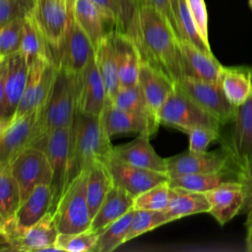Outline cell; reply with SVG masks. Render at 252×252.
Wrapping results in <instances>:
<instances>
[{"label": "cell", "mask_w": 252, "mask_h": 252, "mask_svg": "<svg viewBox=\"0 0 252 252\" xmlns=\"http://www.w3.org/2000/svg\"><path fill=\"white\" fill-rule=\"evenodd\" d=\"M133 214L134 209L103 227L100 230L94 252H110L125 243V237L128 232Z\"/></svg>", "instance_id": "cell-37"}, {"label": "cell", "mask_w": 252, "mask_h": 252, "mask_svg": "<svg viewBox=\"0 0 252 252\" xmlns=\"http://www.w3.org/2000/svg\"><path fill=\"white\" fill-rule=\"evenodd\" d=\"M238 182L241 183L244 192V206L241 213H247L252 207V157L238 172Z\"/></svg>", "instance_id": "cell-46"}, {"label": "cell", "mask_w": 252, "mask_h": 252, "mask_svg": "<svg viewBox=\"0 0 252 252\" xmlns=\"http://www.w3.org/2000/svg\"><path fill=\"white\" fill-rule=\"evenodd\" d=\"M245 250L248 251V252H252V230L246 231Z\"/></svg>", "instance_id": "cell-49"}, {"label": "cell", "mask_w": 252, "mask_h": 252, "mask_svg": "<svg viewBox=\"0 0 252 252\" xmlns=\"http://www.w3.org/2000/svg\"><path fill=\"white\" fill-rule=\"evenodd\" d=\"M186 134L189 137L188 150L194 153L206 152L209 145L214 141L220 140L221 136L220 130L207 127L192 128Z\"/></svg>", "instance_id": "cell-44"}, {"label": "cell", "mask_w": 252, "mask_h": 252, "mask_svg": "<svg viewBox=\"0 0 252 252\" xmlns=\"http://www.w3.org/2000/svg\"><path fill=\"white\" fill-rule=\"evenodd\" d=\"M169 221L172 220L163 210L155 211L134 209V214L125 237V242Z\"/></svg>", "instance_id": "cell-39"}, {"label": "cell", "mask_w": 252, "mask_h": 252, "mask_svg": "<svg viewBox=\"0 0 252 252\" xmlns=\"http://www.w3.org/2000/svg\"><path fill=\"white\" fill-rule=\"evenodd\" d=\"M11 171L19 185L23 202L36 186H51L53 171L44 151L38 147L26 148L10 164Z\"/></svg>", "instance_id": "cell-8"}, {"label": "cell", "mask_w": 252, "mask_h": 252, "mask_svg": "<svg viewBox=\"0 0 252 252\" xmlns=\"http://www.w3.org/2000/svg\"><path fill=\"white\" fill-rule=\"evenodd\" d=\"M138 85L154 113H158L166 98L175 89V83L164 73L142 60Z\"/></svg>", "instance_id": "cell-24"}, {"label": "cell", "mask_w": 252, "mask_h": 252, "mask_svg": "<svg viewBox=\"0 0 252 252\" xmlns=\"http://www.w3.org/2000/svg\"><path fill=\"white\" fill-rule=\"evenodd\" d=\"M246 215H247V217H246L244 225H245L246 231H250V230H252V207L248 210Z\"/></svg>", "instance_id": "cell-48"}, {"label": "cell", "mask_w": 252, "mask_h": 252, "mask_svg": "<svg viewBox=\"0 0 252 252\" xmlns=\"http://www.w3.org/2000/svg\"><path fill=\"white\" fill-rule=\"evenodd\" d=\"M26 19H16L0 26V58L20 51Z\"/></svg>", "instance_id": "cell-42"}, {"label": "cell", "mask_w": 252, "mask_h": 252, "mask_svg": "<svg viewBox=\"0 0 252 252\" xmlns=\"http://www.w3.org/2000/svg\"><path fill=\"white\" fill-rule=\"evenodd\" d=\"M134 197L126 190L113 185L92 220L91 229L101 230L134 208Z\"/></svg>", "instance_id": "cell-28"}, {"label": "cell", "mask_w": 252, "mask_h": 252, "mask_svg": "<svg viewBox=\"0 0 252 252\" xmlns=\"http://www.w3.org/2000/svg\"><path fill=\"white\" fill-rule=\"evenodd\" d=\"M168 177V184L170 187H179L203 193H206L225 182L238 181L237 172L232 169L213 173L184 174Z\"/></svg>", "instance_id": "cell-33"}, {"label": "cell", "mask_w": 252, "mask_h": 252, "mask_svg": "<svg viewBox=\"0 0 252 252\" xmlns=\"http://www.w3.org/2000/svg\"><path fill=\"white\" fill-rule=\"evenodd\" d=\"M110 31L126 33L141 4L137 0H92Z\"/></svg>", "instance_id": "cell-31"}, {"label": "cell", "mask_w": 252, "mask_h": 252, "mask_svg": "<svg viewBox=\"0 0 252 252\" xmlns=\"http://www.w3.org/2000/svg\"><path fill=\"white\" fill-rule=\"evenodd\" d=\"M229 124V134L220 140L238 174L252 157V96L236 107Z\"/></svg>", "instance_id": "cell-10"}, {"label": "cell", "mask_w": 252, "mask_h": 252, "mask_svg": "<svg viewBox=\"0 0 252 252\" xmlns=\"http://www.w3.org/2000/svg\"><path fill=\"white\" fill-rule=\"evenodd\" d=\"M94 54V46L74 17L69 23L64 43L57 57L59 68L79 75Z\"/></svg>", "instance_id": "cell-17"}, {"label": "cell", "mask_w": 252, "mask_h": 252, "mask_svg": "<svg viewBox=\"0 0 252 252\" xmlns=\"http://www.w3.org/2000/svg\"><path fill=\"white\" fill-rule=\"evenodd\" d=\"M165 161L168 176L213 173L228 169L235 170L228 156L222 149L220 151H206L203 153H194L188 150L165 158Z\"/></svg>", "instance_id": "cell-13"}, {"label": "cell", "mask_w": 252, "mask_h": 252, "mask_svg": "<svg viewBox=\"0 0 252 252\" xmlns=\"http://www.w3.org/2000/svg\"><path fill=\"white\" fill-rule=\"evenodd\" d=\"M29 69L20 51L0 58V129L15 116L26 88Z\"/></svg>", "instance_id": "cell-7"}, {"label": "cell", "mask_w": 252, "mask_h": 252, "mask_svg": "<svg viewBox=\"0 0 252 252\" xmlns=\"http://www.w3.org/2000/svg\"><path fill=\"white\" fill-rule=\"evenodd\" d=\"M187 2L201 36L207 43H209L208 13H207L205 1L204 0H187Z\"/></svg>", "instance_id": "cell-45"}, {"label": "cell", "mask_w": 252, "mask_h": 252, "mask_svg": "<svg viewBox=\"0 0 252 252\" xmlns=\"http://www.w3.org/2000/svg\"><path fill=\"white\" fill-rule=\"evenodd\" d=\"M77 112V75L58 67L52 92L40 109L29 147L36 146L54 130L70 127ZM28 147V148H29Z\"/></svg>", "instance_id": "cell-3"}, {"label": "cell", "mask_w": 252, "mask_h": 252, "mask_svg": "<svg viewBox=\"0 0 252 252\" xmlns=\"http://www.w3.org/2000/svg\"><path fill=\"white\" fill-rule=\"evenodd\" d=\"M86 182L87 169L71 180L54 207L52 214L59 233H76L91 227Z\"/></svg>", "instance_id": "cell-4"}, {"label": "cell", "mask_w": 252, "mask_h": 252, "mask_svg": "<svg viewBox=\"0 0 252 252\" xmlns=\"http://www.w3.org/2000/svg\"><path fill=\"white\" fill-rule=\"evenodd\" d=\"M100 123L109 138L123 133L156 134L159 124L142 115L121 109L107 101L99 115Z\"/></svg>", "instance_id": "cell-19"}, {"label": "cell", "mask_w": 252, "mask_h": 252, "mask_svg": "<svg viewBox=\"0 0 252 252\" xmlns=\"http://www.w3.org/2000/svg\"><path fill=\"white\" fill-rule=\"evenodd\" d=\"M35 4L36 0H0V26L16 19H27Z\"/></svg>", "instance_id": "cell-43"}, {"label": "cell", "mask_w": 252, "mask_h": 252, "mask_svg": "<svg viewBox=\"0 0 252 252\" xmlns=\"http://www.w3.org/2000/svg\"><path fill=\"white\" fill-rule=\"evenodd\" d=\"M182 77L220 83L222 65L214 55H209L190 42L178 38Z\"/></svg>", "instance_id": "cell-21"}, {"label": "cell", "mask_w": 252, "mask_h": 252, "mask_svg": "<svg viewBox=\"0 0 252 252\" xmlns=\"http://www.w3.org/2000/svg\"><path fill=\"white\" fill-rule=\"evenodd\" d=\"M150 139L151 136L149 134H139L131 142L113 147L111 155L130 164L167 173L165 158L155 152Z\"/></svg>", "instance_id": "cell-23"}, {"label": "cell", "mask_w": 252, "mask_h": 252, "mask_svg": "<svg viewBox=\"0 0 252 252\" xmlns=\"http://www.w3.org/2000/svg\"><path fill=\"white\" fill-rule=\"evenodd\" d=\"M112 149L110 138L105 133L99 117L77 111L71 126L66 186L87 169L93 160H106Z\"/></svg>", "instance_id": "cell-2"}, {"label": "cell", "mask_w": 252, "mask_h": 252, "mask_svg": "<svg viewBox=\"0 0 252 252\" xmlns=\"http://www.w3.org/2000/svg\"><path fill=\"white\" fill-rule=\"evenodd\" d=\"M159 124L176 128L184 133L196 127L220 130L221 123L176 86L158 113Z\"/></svg>", "instance_id": "cell-5"}, {"label": "cell", "mask_w": 252, "mask_h": 252, "mask_svg": "<svg viewBox=\"0 0 252 252\" xmlns=\"http://www.w3.org/2000/svg\"><path fill=\"white\" fill-rule=\"evenodd\" d=\"M172 28L179 39L192 43L209 55H214L210 44L203 39L197 29L187 0L172 1Z\"/></svg>", "instance_id": "cell-32"}, {"label": "cell", "mask_w": 252, "mask_h": 252, "mask_svg": "<svg viewBox=\"0 0 252 252\" xmlns=\"http://www.w3.org/2000/svg\"><path fill=\"white\" fill-rule=\"evenodd\" d=\"M20 52L23 54L29 67H31L38 58L49 57L54 59L51 49L35 26L32 16H29L25 21L24 35Z\"/></svg>", "instance_id": "cell-35"}, {"label": "cell", "mask_w": 252, "mask_h": 252, "mask_svg": "<svg viewBox=\"0 0 252 252\" xmlns=\"http://www.w3.org/2000/svg\"><path fill=\"white\" fill-rule=\"evenodd\" d=\"M126 34L137 45L142 60L174 83L182 78L178 37L169 21L158 9L141 5Z\"/></svg>", "instance_id": "cell-1"}, {"label": "cell", "mask_w": 252, "mask_h": 252, "mask_svg": "<svg viewBox=\"0 0 252 252\" xmlns=\"http://www.w3.org/2000/svg\"><path fill=\"white\" fill-rule=\"evenodd\" d=\"M40 109L13 118L0 129V167L11 164L29 147L30 139Z\"/></svg>", "instance_id": "cell-18"}, {"label": "cell", "mask_w": 252, "mask_h": 252, "mask_svg": "<svg viewBox=\"0 0 252 252\" xmlns=\"http://www.w3.org/2000/svg\"><path fill=\"white\" fill-rule=\"evenodd\" d=\"M172 1L173 0H143L142 5H147L158 9L172 26Z\"/></svg>", "instance_id": "cell-47"}, {"label": "cell", "mask_w": 252, "mask_h": 252, "mask_svg": "<svg viewBox=\"0 0 252 252\" xmlns=\"http://www.w3.org/2000/svg\"><path fill=\"white\" fill-rule=\"evenodd\" d=\"M210 203V214L220 225L242 212L244 192L240 182L228 181L205 193Z\"/></svg>", "instance_id": "cell-22"}, {"label": "cell", "mask_w": 252, "mask_h": 252, "mask_svg": "<svg viewBox=\"0 0 252 252\" xmlns=\"http://www.w3.org/2000/svg\"><path fill=\"white\" fill-rule=\"evenodd\" d=\"M54 197L50 185L42 184L21 203L16 213L4 220H0V233L2 244L8 245L20 237L26 229L33 225L53 209Z\"/></svg>", "instance_id": "cell-6"}, {"label": "cell", "mask_w": 252, "mask_h": 252, "mask_svg": "<svg viewBox=\"0 0 252 252\" xmlns=\"http://www.w3.org/2000/svg\"><path fill=\"white\" fill-rule=\"evenodd\" d=\"M220 84L227 100L233 106L243 104L252 96V67L222 65Z\"/></svg>", "instance_id": "cell-27"}, {"label": "cell", "mask_w": 252, "mask_h": 252, "mask_svg": "<svg viewBox=\"0 0 252 252\" xmlns=\"http://www.w3.org/2000/svg\"><path fill=\"white\" fill-rule=\"evenodd\" d=\"M109 102H112L121 109L142 115L159 124L158 116L148 105L139 85L131 87H119L114 97Z\"/></svg>", "instance_id": "cell-36"}, {"label": "cell", "mask_w": 252, "mask_h": 252, "mask_svg": "<svg viewBox=\"0 0 252 252\" xmlns=\"http://www.w3.org/2000/svg\"><path fill=\"white\" fill-rule=\"evenodd\" d=\"M71 126L52 131L36 146H34L44 151L52 167L53 178L51 182V188L54 197L53 209L66 187Z\"/></svg>", "instance_id": "cell-15"}, {"label": "cell", "mask_w": 252, "mask_h": 252, "mask_svg": "<svg viewBox=\"0 0 252 252\" xmlns=\"http://www.w3.org/2000/svg\"><path fill=\"white\" fill-rule=\"evenodd\" d=\"M113 185L114 183L105 160H93L87 167L86 182L87 201L92 220Z\"/></svg>", "instance_id": "cell-29"}, {"label": "cell", "mask_w": 252, "mask_h": 252, "mask_svg": "<svg viewBox=\"0 0 252 252\" xmlns=\"http://www.w3.org/2000/svg\"><path fill=\"white\" fill-rule=\"evenodd\" d=\"M105 162L114 185L126 190L134 198L159 183L168 181L169 178L167 173L130 164L112 155Z\"/></svg>", "instance_id": "cell-14"}, {"label": "cell", "mask_w": 252, "mask_h": 252, "mask_svg": "<svg viewBox=\"0 0 252 252\" xmlns=\"http://www.w3.org/2000/svg\"><path fill=\"white\" fill-rule=\"evenodd\" d=\"M249 6H250V8L252 10V0H249Z\"/></svg>", "instance_id": "cell-51"}, {"label": "cell", "mask_w": 252, "mask_h": 252, "mask_svg": "<svg viewBox=\"0 0 252 252\" xmlns=\"http://www.w3.org/2000/svg\"><path fill=\"white\" fill-rule=\"evenodd\" d=\"M75 1H76V0H65L68 14H69L71 17H73V9H74V5H75Z\"/></svg>", "instance_id": "cell-50"}, {"label": "cell", "mask_w": 252, "mask_h": 252, "mask_svg": "<svg viewBox=\"0 0 252 252\" xmlns=\"http://www.w3.org/2000/svg\"><path fill=\"white\" fill-rule=\"evenodd\" d=\"M170 186L168 181L159 183L134 198L135 210H164L169 202Z\"/></svg>", "instance_id": "cell-41"}, {"label": "cell", "mask_w": 252, "mask_h": 252, "mask_svg": "<svg viewBox=\"0 0 252 252\" xmlns=\"http://www.w3.org/2000/svg\"><path fill=\"white\" fill-rule=\"evenodd\" d=\"M175 86L202 108L215 116L222 127L229 124L233 119L236 107L227 100L220 83L182 77L175 83Z\"/></svg>", "instance_id": "cell-12"}, {"label": "cell", "mask_w": 252, "mask_h": 252, "mask_svg": "<svg viewBox=\"0 0 252 252\" xmlns=\"http://www.w3.org/2000/svg\"><path fill=\"white\" fill-rule=\"evenodd\" d=\"M99 233L100 230L91 228L76 233H59L55 245L59 251L94 252Z\"/></svg>", "instance_id": "cell-40"}, {"label": "cell", "mask_w": 252, "mask_h": 252, "mask_svg": "<svg viewBox=\"0 0 252 252\" xmlns=\"http://www.w3.org/2000/svg\"><path fill=\"white\" fill-rule=\"evenodd\" d=\"M94 57L105 86L107 101H111L120 87L113 30L109 31L94 47Z\"/></svg>", "instance_id": "cell-25"}, {"label": "cell", "mask_w": 252, "mask_h": 252, "mask_svg": "<svg viewBox=\"0 0 252 252\" xmlns=\"http://www.w3.org/2000/svg\"><path fill=\"white\" fill-rule=\"evenodd\" d=\"M106 102L105 86L94 54L86 68L77 75V111L99 117Z\"/></svg>", "instance_id": "cell-16"}, {"label": "cell", "mask_w": 252, "mask_h": 252, "mask_svg": "<svg viewBox=\"0 0 252 252\" xmlns=\"http://www.w3.org/2000/svg\"><path fill=\"white\" fill-rule=\"evenodd\" d=\"M73 17L95 47L109 32L98 9L92 0H76Z\"/></svg>", "instance_id": "cell-34"}, {"label": "cell", "mask_w": 252, "mask_h": 252, "mask_svg": "<svg viewBox=\"0 0 252 252\" xmlns=\"http://www.w3.org/2000/svg\"><path fill=\"white\" fill-rule=\"evenodd\" d=\"M57 72L58 65L52 58H38L33 62L29 69L26 88L14 118L44 106L52 92Z\"/></svg>", "instance_id": "cell-9"}, {"label": "cell", "mask_w": 252, "mask_h": 252, "mask_svg": "<svg viewBox=\"0 0 252 252\" xmlns=\"http://www.w3.org/2000/svg\"><path fill=\"white\" fill-rule=\"evenodd\" d=\"M21 203L20 188L10 164L0 167V220L13 216Z\"/></svg>", "instance_id": "cell-38"}, {"label": "cell", "mask_w": 252, "mask_h": 252, "mask_svg": "<svg viewBox=\"0 0 252 252\" xmlns=\"http://www.w3.org/2000/svg\"><path fill=\"white\" fill-rule=\"evenodd\" d=\"M114 31L120 87L138 85L142 57L137 45L126 33Z\"/></svg>", "instance_id": "cell-26"}, {"label": "cell", "mask_w": 252, "mask_h": 252, "mask_svg": "<svg viewBox=\"0 0 252 252\" xmlns=\"http://www.w3.org/2000/svg\"><path fill=\"white\" fill-rule=\"evenodd\" d=\"M59 235L52 212H48L33 225L7 245L6 250L14 251H59L56 241Z\"/></svg>", "instance_id": "cell-20"}, {"label": "cell", "mask_w": 252, "mask_h": 252, "mask_svg": "<svg viewBox=\"0 0 252 252\" xmlns=\"http://www.w3.org/2000/svg\"><path fill=\"white\" fill-rule=\"evenodd\" d=\"M137 1H138V2H139V3H140V4H141V5H142V4H143V0H137Z\"/></svg>", "instance_id": "cell-52"}, {"label": "cell", "mask_w": 252, "mask_h": 252, "mask_svg": "<svg viewBox=\"0 0 252 252\" xmlns=\"http://www.w3.org/2000/svg\"><path fill=\"white\" fill-rule=\"evenodd\" d=\"M31 16L51 49L56 62L69 23L73 18L68 14L65 0H36Z\"/></svg>", "instance_id": "cell-11"}, {"label": "cell", "mask_w": 252, "mask_h": 252, "mask_svg": "<svg viewBox=\"0 0 252 252\" xmlns=\"http://www.w3.org/2000/svg\"><path fill=\"white\" fill-rule=\"evenodd\" d=\"M163 211L169 216L171 220H176L190 215L209 213L210 203L203 192L170 187L169 202Z\"/></svg>", "instance_id": "cell-30"}]
</instances>
